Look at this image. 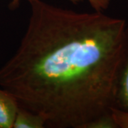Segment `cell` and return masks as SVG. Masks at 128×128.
Masks as SVG:
<instances>
[{
	"label": "cell",
	"instance_id": "1",
	"mask_svg": "<svg viewBox=\"0 0 128 128\" xmlns=\"http://www.w3.org/2000/svg\"><path fill=\"white\" fill-rule=\"evenodd\" d=\"M28 2L27 28L0 68V86L48 126L84 128L114 108L127 22L103 12Z\"/></svg>",
	"mask_w": 128,
	"mask_h": 128
},
{
	"label": "cell",
	"instance_id": "2",
	"mask_svg": "<svg viewBox=\"0 0 128 128\" xmlns=\"http://www.w3.org/2000/svg\"><path fill=\"white\" fill-rule=\"evenodd\" d=\"M114 108L128 112V23L125 32L124 54L118 80Z\"/></svg>",
	"mask_w": 128,
	"mask_h": 128
},
{
	"label": "cell",
	"instance_id": "3",
	"mask_svg": "<svg viewBox=\"0 0 128 128\" xmlns=\"http://www.w3.org/2000/svg\"><path fill=\"white\" fill-rule=\"evenodd\" d=\"M18 106V100L12 93L0 88V128H13Z\"/></svg>",
	"mask_w": 128,
	"mask_h": 128
},
{
	"label": "cell",
	"instance_id": "4",
	"mask_svg": "<svg viewBox=\"0 0 128 128\" xmlns=\"http://www.w3.org/2000/svg\"><path fill=\"white\" fill-rule=\"evenodd\" d=\"M47 125L41 114L19 105L15 115L13 128H44Z\"/></svg>",
	"mask_w": 128,
	"mask_h": 128
},
{
	"label": "cell",
	"instance_id": "5",
	"mask_svg": "<svg viewBox=\"0 0 128 128\" xmlns=\"http://www.w3.org/2000/svg\"><path fill=\"white\" fill-rule=\"evenodd\" d=\"M84 128H118L112 111L90 121Z\"/></svg>",
	"mask_w": 128,
	"mask_h": 128
},
{
	"label": "cell",
	"instance_id": "6",
	"mask_svg": "<svg viewBox=\"0 0 128 128\" xmlns=\"http://www.w3.org/2000/svg\"><path fill=\"white\" fill-rule=\"evenodd\" d=\"M112 114L118 126V128H128V112L112 108Z\"/></svg>",
	"mask_w": 128,
	"mask_h": 128
},
{
	"label": "cell",
	"instance_id": "7",
	"mask_svg": "<svg viewBox=\"0 0 128 128\" xmlns=\"http://www.w3.org/2000/svg\"><path fill=\"white\" fill-rule=\"evenodd\" d=\"M94 11L104 12L109 7L111 0H88Z\"/></svg>",
	"mask_w": 128,
	"mask_h": 128
},
{
	"label": "cell",
	"instance_id": "8",
	"mask_svg": "<svg viewBox=\"0 0 128 128\" xmlns=\"http://www.w3.org/2000/svg\"><path fill=\"white\" fill-rule=\"evenodd\" d=\"M22 0H12V4L13 6H16V5L18 4V3L21 2ZM28 1V0H27Z\"/></svg>",
	"mask_w": 128,
	"mask_h": 128
}]
</instances>
